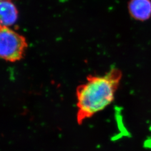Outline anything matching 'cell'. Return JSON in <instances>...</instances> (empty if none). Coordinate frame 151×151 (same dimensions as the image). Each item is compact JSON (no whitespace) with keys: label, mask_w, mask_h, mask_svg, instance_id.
I'll return each mask as SVG.
<instances>
[{"label":"cell","mask_w":151,"mask_h":151,"mask_svg":"<svg viewBox=\"0 0 151 151\" xmlns=\"http://www.w3.org/2000/svg\"><path fill=\"white\" fill-rule=\"evenodd\" d=\"M130 15L138 20H146L151 15L150 0H130L128 5Z\"/></svg>","instance_id":"4"},{"label":"cell","mask_w":151,"mask_h":151,"mask_svg":"<svg viewBox=\"0 0 151 151\" xmlns=\"http://www.w3.org/2000/svg\"><path fill=\"white\" fill-rule=\"evenodd\" d=\"M1 1H2V0H1Z\"/></svg>","instance_id":"5"},{"label":"cell","mask_w":151,"mask_h":151,"mask_svg":"<svg viewBox=\"0 0 151 151\" xmlns=\"http://www.w3.org/2000/svg\"><path fill=\"white\" fill-rule=\"evenodd\" d=\"M19 12L11 0H2L0 3L1 26L10 27L16 23Z\"/></svg>","instance_id":"3"},{"label":"cell","mask_w":151,"mask_h":151,"mask_svg":"<svg viewBox=\"0 0 151 151\" xmlns=\"http://www.w3.org/2000/svg\"><path fill=\"white\" fill-rule=\"evenodd\" d=\"M122 77V72L116 68L104 75L87 76L86 81L76 88L78 124L81 125L113 103Z\"/></svg>","instance_id":"1"},{"label":"cell","mask_w":151,"mask_h":151,"mask_svg":"<svg viewBox=\"0 0 151 151\" xmlns=\"http://www.w3.org/2000/svg\"><path fill=\"white\" fill-rule=\"evenodd\" d=\"M28 44L26 38L10 27H0V56L9 62L22 60L25 54Z\"/></svg>","instance_id":"2"}]
</instances>
